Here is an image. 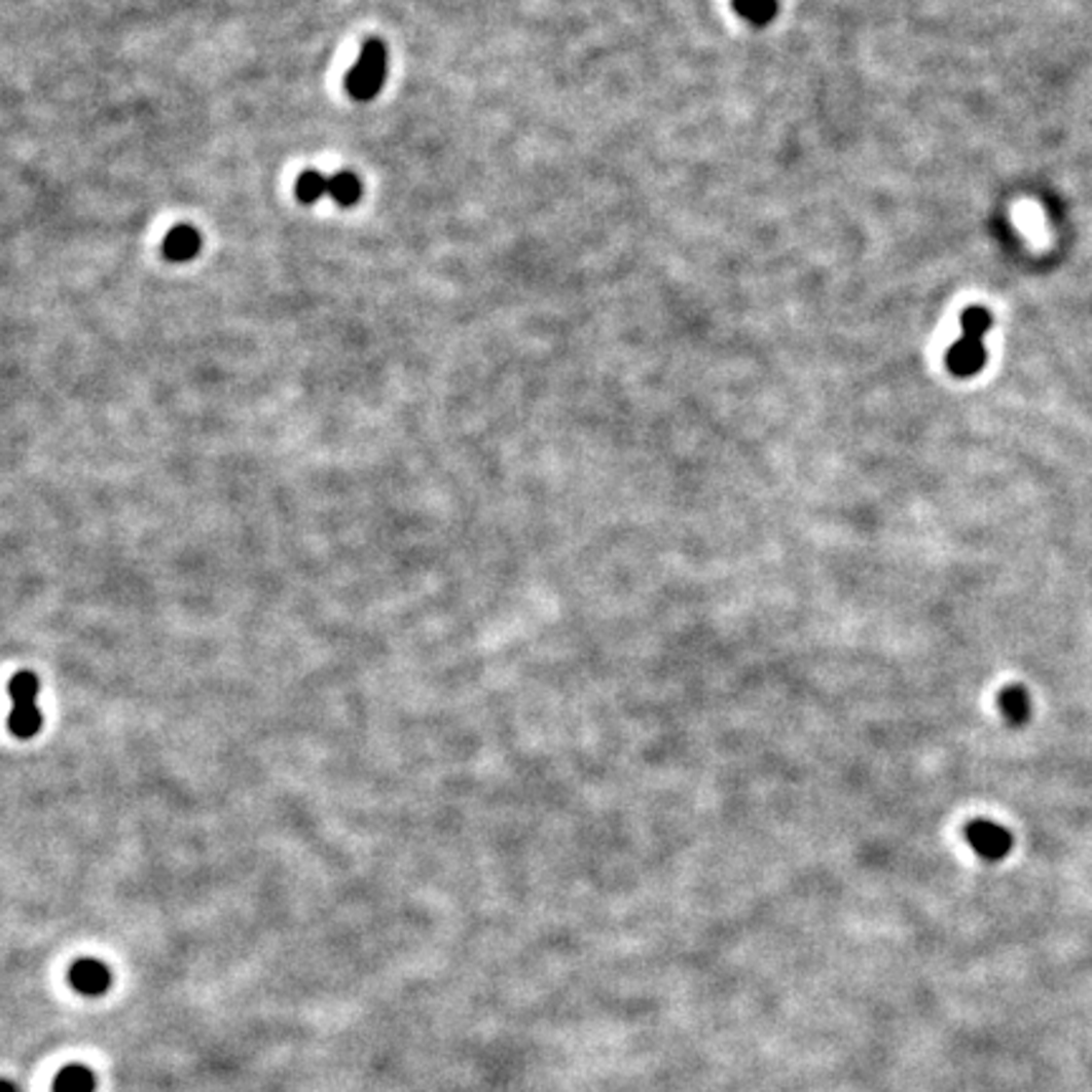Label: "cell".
<instances>
[{"mask_svg": "<svg viewBox=\"0 0 1092 1092\" xmlns=\"http://www.w3.org/2000/svg\"><path fill=\"white\" fill-rule=\"evenodd\" d=\"M961 339L948 350L946 364L956 377H971L979 372L986 362V350L981 344L984 334L991 329V314L981 306H971L961 317Z\"/></svg>", "mask_w": 1092, "mask_h": 1092, "instance_id": "6da1fadb", "label": "cell"}, {"mask_svg": "<svg viewBox=\"0 0 1092 1092\" xmlns=\"http://www.w3.org/2000/svg\"><path fill=\"white\" fill-rule=\"evenodd\" d=\"M385 76H388V46L379 38H369L362 46L357 64L347 74V92L357 102H369L383 89Z\"/></svg>", "mask_w": 1092, "mask_h": 1092, "instance_id": "7a4b0ae2", "label": "cell"}, {"mask_svg": "<svg viewBox=\"0 0 1092 1092\" xmlns=\"http://www.w3.org/2000/svg\"><path fill=\"white\" fill-rule=\"evenodd\" d=\"M38 688H41L38 686V678L29 670H21L10 678L8 693H10V700H13V708H10V716H8V728L13 736L33 738L38 731H41L43 716L36 703Z\"/></svg>", "mask_w": 1092, "mask_h": 1092, "instance_id": "3957f363", "label": "cell"}, {"mask_svg": "<svg viewBox=\"0 0 1092 1092\" xmlns=\"http://www.w3.org/2000/svg\"><path fill=\"white\" fill-rule=\"evenodd\" d=\"M69 984L84 996H102L112 984V971L97 958H81L69 971Z\"/></svg>", "mask_w": 1092, "mask_h": 1092, "instance_id": "277c9868", "label": "cell"}, {"mask_svg": "<svg viewBox=\"0 0 1092 1092\" xmlns=\"http://www.w3.org/2000/svg\"><path fill=\"white\" fill-rule=\"evenodd\" d=\"M967 837L976 852L986 860H999L1012 849V835H1009L1004 827L991 825V822H974V825H969Z\"/></svg>", "mask_w": 1092, "mask_h": 1092, "instance_id": "5b68a950", "label": "cell"}, {"mask_svg": "<svg viewBox=\"0 0 1092 1092\" xmlns=\"http://www.w3.org/2000/svg\"><path fill=\"white\" fill-rule=\"evenodd\" d=\"M203 239L192 225H178V228L170 230L162 241V253L168 261H190L201 253Z\"/></svg>", "mask_w": 1092, "mask_h": 1092, "instance_id": "8992f818", "label": "cell"}, {"mask_svg": "<svg viewBox=\"0 0 1092 1092\" xmlns=\"http://www.w3.org/2000/svg\"><path fill=\"white\" fill-rule=\"evenodd\" d=\"M97 1078L84 1064H69L53 1080V1092H94Z\"/></svg>", "mask_w": 1092, "mask_h": 1092, "instance_id": "52a82bcc", "label": "cell"}, {"mask_svg": "<svg viewBox=\"0 0 1092 1092\" xmlns=\"http://www.w3.org/2000/svg\"><path fill=\"white\" fill-rule=\"evenodd\" d=\"M329 197H334L336 206L352 208L362 197V182L355 173H336L329 178Z\"/></svg>", "mask_w": 1092, "mask_h": 1092, "instance_id": "ba28073f", "label": "cell"}, {"mask_svg": "<svg viewBox=\"0 0 1092 1092\" xmlns=\"http://www.w3.org/2000/svg\"><path fill=\"white\" fill-rule=\"evenodd\" d=\"M733 10H736L741 19H747L754 26H769L774 21L776 0H733Z\"/></svg>", "mask_w": 1092, "mask_h": 1092, "instance_id": "9c48e42d", "label": "cell"}, {"mask_svg": "<svg viewBox=\"0 0 1092 1092\" xmlns=\"http://www.w3.org/2000/svg\"><path fill=\"white\" fill-rule=\"evenodd\" d=\"M324 195H329V178H324L317 170H306L296 180V197L303 206H314V203L322 201Z\"/></svg>", "mask_w": 1092, "mask_h": 1092, "instance_id": "30bf717a", "label": "cell"}, {"mask_svg": "<svg viewBox=\"0 0 1092 1092\" xmlns=\"http://www.w3.org/2000/svg\"><path fill=\"white\" fill-rule=\"evenodd\" d=\"M1002 711L1009 721H1024L1029 716V696L1022 686H1012L1002 693Z\"/></svg>", "mask_w": 1092, "mask_h": 1092, "instance_id": "8fae6325", "label": "cell"}, {"mask_svg": "<svg viewBox=\"0 0 1092 1092\" xmlns=\"http://www.w3.org/2000/svg\"><path fill=\"white\" fill-rule=\"evenodd\" d=\"M0 1092H19V1090H15L8 1080H0Z\"/></svg>", "mask_w": 1092, "mask_h": 1092, "instance_id": "7c38bea8", "label": "cell"}]
</instances>
